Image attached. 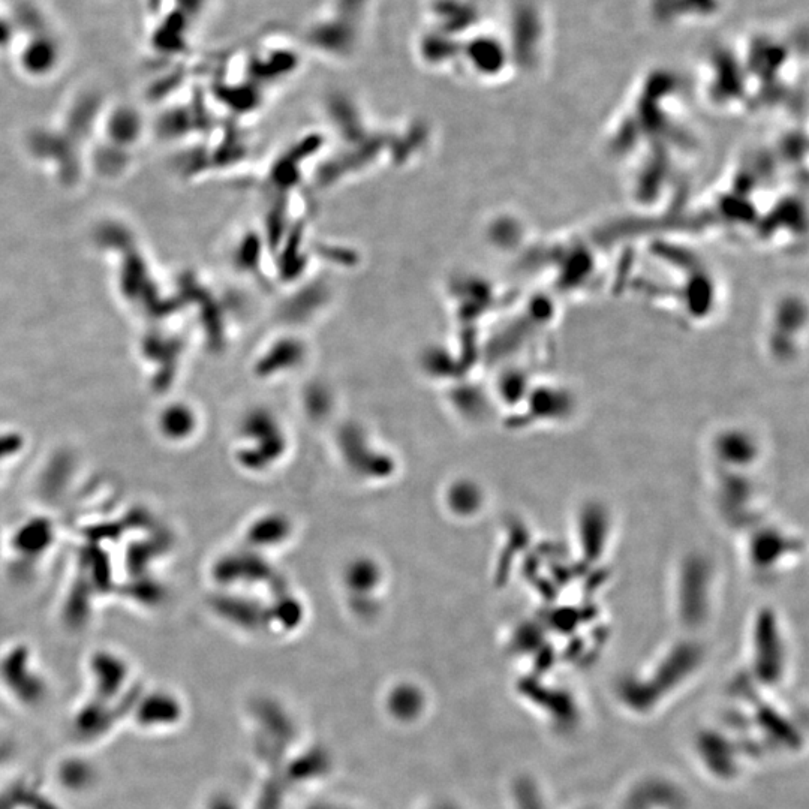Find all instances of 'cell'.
<instances>
[{"instance_id":"obj_2","label":"cell","mask_w":809,"mask_h":809,"mask_svg":"<svg viewBox=\"0 0 809 809\" xmlns=\"http://www.w3.org/2000/svg\"><path fill=\"white\" fill-rule=\"evenodd\" d=\"M687 787L667 772L633 778L616 798L615 809H691Z\"/></svg>"},{"instance_id":"obj_3","label":"cell","mask_w":809,"mask_h":809,"mask_svg":"<svg viewBox=\"0 0 809 809\" xmlns=\"http://www.w3.org/2000/svg\"><path fill=\"white\" fill-rule=\"evenodd\" d=\"M744 0H648L655 23L664 27H696L714 23Z\"/></svg>"},{"instance_id":"obj_1","label":"cell","mask_w":809,"mask_h":809,"mask_svg":"<svg viewBox=\"0 0 809 809\" xmlns=\"http://www.w3.org/2000/svg\"><path fill=\"white\" fill-rule=\"evenodd\" d=\"M693 753L700 771L718 784L739 783L759 763L747 742L724 723L700 729Z\"/></svg>"}]
</instances>
